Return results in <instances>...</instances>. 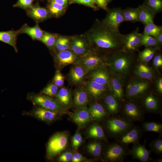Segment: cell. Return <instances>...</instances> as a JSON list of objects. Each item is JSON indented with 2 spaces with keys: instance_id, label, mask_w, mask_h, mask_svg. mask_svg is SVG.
Returning a JSON list of instances; mask_svg holds the SVG:
<instances>
[{
  "instance_id": "obj_45",
  "label": "cell",
  "mask_w": 162,
  "mask_h": 162,
  "mask_svg": "<svg viewBox=\"0 0 162 162\" xmlns=\"http://www.w3.org/2000/svg\"><path fill=\"white\" fill-rule=\"evenodd\" d=\"M82 139L80 134L76 133L73 136L71 140L72 147L74 150H76L81 145Z\"/></svg>"
},
{
  "instance_id": "obj_13",
  "label": "cell",
  "mask_w": 162,
  "mask_h": 162,
  "mask_svg": "<svg viewBox=\"0 0 162 162\" xmlns=\"http://www.w3.org/2000/svg\"><path fill=\"white\" fill-rule=\"evenodd\" d=\"M130 153L134 158L142 162H147L150 159V151L144 145L137 143L134 144Z\"/></svg>"
},
{
  "instance_id": "obj_3",
  "label": "cell",
  "mask_w": 162,
  "mask_h": 162,
  "mask_svg": "<svg viewBox=\"0 0 162 162\" xmlns=\"http://www.w3.org/2000/svg\"><path fill=\"white\" fill-rule=\"evenodd\" d=\"M68 135L65 132L57 133L50 139L46 148L47 158L52 159L64 150L67 147Z\"/></svg>"
},
{
  "instance_id": "obj_16",
  "label": "cell",
  "mask_w": 162,
  "mask_h": 162,
  "mask_svg": "<svg viewBox=\"0 0 162 162\" xmlns=\"http://www.w3.org/2000/svg\"><path fill=\"white\" fill-rule=\"evenodd\" d=\"M18 34L25 33L28 35L33 40H40L42 37L44 31L39 26L38 23L33 27L29 26L25 24L18 31Z\"/></svg>"
},
{
  "instance_id": "obj_23",
  "label": "cell",
  "mask_w": 162,
  "mask_h": 162,
  "mask_svg": "<svg viewBox=\"0 0 162 162\" xmlns=\"http://www.w3.org/2000/svg\"><path fill=\"white\" fill-rule=\"evenodd\" d=\"M27 14L30 17L37 21L44 20L48 16L47 10L38 5L32 6L29 8Z\"/></svg>"
},
{
  "instance_id": "obj_28",
  "label": "cell",
  "mask_w": 162,
  "mask_h": 162,
  "mask_svg": "<svg viewBox=\"0 0 162 162\" xmlns=\"http://www.w3.org/2000/svg\"><path fill=\"white\" fill-rule=\"evenodd\" d=\"M145 109L148 111L154 112L159 109V103L157 98L152 94L147 95L143 101Z\"/></svg>"
},
{
  "instance_id": "obj_2",
  "label": "cell",
  "mask_w": 162,
  "mask_h": 162,
  "mask_svg": "<svg viewBox=\"0 0 162 162\" xmlns=\"http://www.w3.org/2000/svg\"><path fill=\"white\" fill-rule=\"evenodd\" d=\"M124 50L113 53L109 58V65L113 73L125 75L128 72L133 60V56Z\"/></svg>"
},
{
  "instance_id": "obj_17",
  "label": "cell",
  "mask_w": 162,
  "mask_h": 162,
  "mask_svg": "<svg viewBox=\"0 0 162 162\" xmlns=\"http://www.w3.org/2000/svg\"><path fill=\"white\" fill-rule=\"evenodd\" d=\"M86 89L89 94L94 98H100L106 91V86L91 80L86 83Z\"/></svg>"
},
{
  "instance_id": "obj_46",
  "label": "cell",
  "mask_w": 162,
  "mask_h": 162,
  "mask_svg": "<svg viewBox=\"0 0 162 162\" xmlns=\"http://www.w3.org/2000/svg\"><path fill=\"white\" fill-rule=\"evenodd\" d=\"M33 2V0H18L17 2L14 6L24 9L29 8L32 6Z\"/></svg>"
},
{
  "instance_id": "obj_1",
  "label": "cell",
  "mask_w": 162,
  "mask_h": 162,
  "mask_svg": "<svg viewBox=\"0 0 162 162\" xmlns=\"http://www.w3.org/2000/svg\"><path fill=\"white\" fill-rule=\"evenodd\" d=\"M103 26L93 32L92 38L93 42L98 47L114 51L116 52L123 49V34L119 30Z\"/></svg>"
},
{
  "instance_id": "obj_15",
  "label": "cell",
  "mask_w": 162,
  "mask_h": 162,
  "mask_svg": "<svg viewBox=\"0 0 162 162\" xmlns=\"http://www.w3.org/2000/svg\"><path fill=\"white\" fill-rule=\"evenodd\" d=\"M81 62L82 66L86 72L100 68L103 64L101 58L95 55H91L85 58Z\"/></svg>"
},
{
  "instance_id": "obj_30",
  "label": "cell",
  "mask_w": 162,
  "mask_h": 162,
  "mask_svg": "<svg viewBox=\"0 0 162 162\" xmlns=\"http://www.w3.org/2000/svg\"><path fill=\"white\" fill-rule=\"evenodd\" d=\"M88 136L90 138L103 139L105 137L104 132L102 127L98 124H92L87 131Z\"/></svg>"
},
{
  "instance_id": "obj_41",
  "label": "cell",
  "mask_w": 162,
  "mask_h": 162,
  "mask_svg": "<svg viewBox=\"0 0 162 162\" xmlns=\"http://www.w3.org/2000/svg\"><path fill=\"white\" fill-rule=\"evenodd\" d=\"M55 45L60 51L67 50L69 48V40L66 38L59 37L57 39Z\"/></svg>"
},
{
  "instance_id": "obj_7",
  "label": "cell",
  "mask_w": 162,
  "mask_h": 162,
  "mask_svg": "<svg viewBox=\"0 0 162 162\" xmlns=\"http://www.w3.org/2000/svg\"><path fill=\"white\" fill-rule=\"evenodd\" d=\"M106 126L112 135L117 137L130 129L132 124L130 122L124 119L114 117L107 120Z\"/></svg>"
},
{
  "instance_id": "obj_31",
  "label": "cell",
  "mask_w": 162,
  "mask_h": 162,
  "mask_svg": "<svg viewBox=\"0 0 162 162\" xmlns=\"http://www.w3.org/2000/svg\"><path fill=\"white\" fill-rule=\"evenodd\" d=\"M124 21L139 22V12L137 8H128L122 10Z\"/></svg>"
},
{
  "instance_id": "obj_50",
  "label": "cell",
  "mask_w": 162,
  "mask_h": 162,
  "mask_svg": "<svg viewBox=\"0 0 162 162\" xmlns=\"http://www.w3.org/2000/svg\"><path fill=\"white\" fill-rule=\"evenodd\" d=\"M72 1L78 3L85 4L93 8H95L94 4L96 0H72Z\"/></svg>"
},
{
  "instance_id": "obj_40",
  "label": "cell",
  "mask_w": 162,
  "mask_h": 162,
  "mask_svg": "<svg viewBox=\"0 0 162 162\" xmlns=\"http://www.w3.org/2000/svg\"><path fill=\"white\" fill-rule=\"evenodd\" d=\"M57 36L54 34L47 32H44L40 40L47 46L50 47L55 44L57 40Z\"/></svg>"
},
{
  "instance_id": "obj_49",
  "label": "cell",
  "mask_w": 162,
  "mask_h": 162,
  "mask_svg": "<svg viewBox=\"0 0 162 162\" xmlns=\"http://www.w3.org/2000/svg\"><path fill=\"white\" fill-rule=\"evenodd\" d=\"M152 59V63L154 67L159 68L162 67V56L161 54L155 56Z\"/></svg>"
},
{
  "instance_id": "obj_8",
  "label": "cell",
  "mask_w": 162,
  "mask_h": 162,
  "mask_svg": "<svg viewBox=\"0 0 162 162\" xmlns=\"http://www.w3.org/2000/svg\"><path fill=\"white\" fill-rule=\"evenodd\" d=\"M142 34L139 32V28H137L130 33L123 34L122 50L129 52L137 51L142 46Z\"/></svg>"
},
{
  "instance_id": "obj_29",
  "label": "cell",
  "mask_w": 162,
  "mask_h": 162,
  "mask_svg": "<svg viewBox=\"0 0 162 162\" xmlns=\"http://www.w3.org/2000/svg\"><path fill=\"white\" fill-rule=\"evenodd\" d=\"M157 50L152 47H146L143 50L139 52L138 57L139 60L145 63L149 62L155 56Z\"/></svg>"
},
{
  "instance_id": "obj_51",
  "label": "cell",
  "mask_w": 162,
  "mask_h": 162,
  "mask_svg": "<svg viewBox=\"0 0 162 162\" xmlns=\"http://www.w3.org/2000/svg\"><path fill=\"white\" fill-rule=\"evenodd\" d=\"M87 159L78 152H76L73 154L71 160L72 162H80L86 160Z\"/></svg>"
},
{
  "instance_id": "obj_24",
  "label": "cell",
  "mask_w": 162,
  "mask_h": 162,
  "mask_svg": "<svg viewBox=\"0 0 162 162\" xmlns=\"http://www.w3.org/2000/svg\"><path fill=\"white\" fill-rule=\"evenodd\" d=\"M104 102L107 111L110 114L117 113L119 111V105L117 99L113 93H109L104 97Z\"/></svg>"
},
{
  "instance_id": "obj_35",
  "label": "cell",
  "mask_w": 162,
  "mask_h": 162,
  "mask_svg": "<svg viewBox=\"0 0 162 162\" xmlns=\"http://www.w3.org/2000/svg\"><path fill=\"white\" fill-rule=\"evenodd\" d=\"M143 3L155 15L162 11V0H144Z\"/></svg>"
},
{
  "instance_id": "obj_39",
  "label": "cell",
  "mask_w": 162,
  "mask_h": 162,
  "mask_svg": "<svg viewBox=\"0 0 162 162\" xmlns=\"http://www.w3.org/2000/svg\"><path fill=\"white\" fill-rule=\"evenodd\" d=\"M143 128L145 131L161 133L162 131V125L155 122H146L143 124Z\"/></svg>"
},
{
  "instance_id": "obj_5",
  "label": "cell",
  "mask_w": 162,
  "mask_h": 162,
  "mask_svg": "<svg viewBox=\"0 0 162 162\" xmlns=\"http://www.w3.org/2000/svg\"><path fill=\"white\" fill-rule=\"evenodd\" d=\"M128 153L126 148L119 142L114 143L106 148L104 154V159L108 162H122Z\"/></svg>"
},
{
  "instance_id": "obj_53",
  "label": "cell",
  "mask_w": 162,
  "mask_h": 162,
  "mask_svg": "<svg viewBox=\"0 0 162 162\" xmlns=\"http://www.w3.org/2000/svg\"><path fill=\"white\" fill-rule=\"evenodd\" d=\"M96 1L100 8L105 10L107 9V6L108 3L107 0H96Z\"/></svg>"
},
{
  "instance_id": "obj_10",
  "label": "cell",
  "mask_w": 162,
  "mask_h": 162,
  "mask_svg": "<svg viewBox=\"0 0 162 162\" xmlns=\"http://www.w3.org/2000/svg\"><path fill=\"white\" fill-rule=\"evenodd\" d=\"M124 21L122 10L120 8H113L109 12L103 24L112 28L119 30L120 24Z\"/></svg>"
},
{
  "instance_id": "obj_4",
  "label": "cell",
  "mask_w": 162,
  "mask_h": 162,
  "mask_svg": "<svg viewBox=\"0 0 162 162\" xmlns=\"http://www.w3.org/2000/svg\"><path fill=\"white\" fill-rule=\"evenodd\" d=\"M33 103L46 109L59 114L66 113L67 110L65 107L58 100L47 96L36 95L32 98Z\"/></svg>"
},
{
  "instance_id": "obj_55",
  "label": "cell",
  "mask_w": 162,
  "mask_h": 162,
  "mask_svg": "<svg viewBox=\"0 0 162 162\" xmlns=\"http://www.w3.org/2000/svg\"><path fill=\"white\" fill-rule=\"evenodd\" d=\"M155 38L158 43L161 46L162 44V32L160 33Z\"/></svg>"
},
{
  "instance_id": "obj_19",
  "label": "cell",
  "mask_w": 162,
  "mask_h": 162,
  "mask_svg": "<svg viewBox=\"0 0 162 162\" xmlns=\"http://www.w3.org/2000/svg\"><path fill=\"white\" fill-rule=\"evenodd\" d=\"M91 71L90 75L91 80L106 86H109L110 76L105 70L100 68Z\"/></svg>"
},
{
  "instance_id": "obj_21",
  "label": "cell",
  "mask_w": 162,
  "mask_h": 162,
  "mask_svg": "<svg viewBox=\"0 0 162 162\" xmlns=\"http://www.w3.org/2000/svg\"><path fill=\"white\" fill-rule=\"evenodd\" d=\"M139 12V22L145 25L154 22L155 14L144 3L137 7Z\"/></svg>"
},
{
  "instance_id": "obj_44",
  "label": "cell",
  "mask_w": 162,
  "mask_h": 162,
  "mask_svg": "<svg viewBox=\"0 0 162 162\" xmlns=\"http://www.w3.org/2000/svg\"><path fill=\"white\" fill-rule=\"evenodd\" d=\"M152 150L155 153L160 154L162 152V140L160 138L152 141L150 144Z\"/></svg>"
},
{
  "instance_id": "obj_33",
  "label": "cell",
  "mask_w": 162,
  "mask_h": 162,
  "mask_svg": "<svg viewBox=\"0 0 162 162\" xmlns=\"http://www.w3.org/2000/svg\"><path fill=\"white\" fill-rule=\"evenodd\" d=\"M57 100L64 107L68 106L70 102V95L69 90L64 88H61L55 95Z\"/></svg>"
},
{
  "instance_id": "obj_14",
  "label": "cell",
  "mask_w": 162,
  "mask_h": 162,
  "mask_svg": "<svg viewBox=\"0 0 162 162\" xmlns=\"http://www.w3.org/2000/svg\"><path fill=\"white\" fill-rule=\"evenodd\" d=\"M58 113L41 106L37 107L33 112V115L37 118L46 122H51L56 119Z\"/></svg>"
},
{
  "instance_id": "obj_32",
  "label": "cell",
  "mask_w": 162,
  "mask_h": 162,
  "mask_svg": "<svg viewBox=\"0 0 162 162\" xmlns=\"http://www.w3.org/2000/svg\"><path fill=\"white\" fill-rule=\"evenodd\" d=\"M85 71L82 66L76 65L73 67L70 71V77L73 82L78 83L83 79Z\"/></svg>"
},
{
  "instance_id": "obj_26",
  "label": "cell",
  "mask_w": 162,
  "mask_h": 162,
  "mask_svg": "<svg viewBox=\"0 0 162 162\" xmlns=\"http://www.w3.org/2000/svg\"><path fill=\"white\" fill-rule=\"evenodd\" d=\"M92 120L100 121L106 115V112L104 107L98 103H93L88 108Z\"/></svg>"
},
{
  "instance_id": "obj_48",
  "label": "cell",
  "mask_w": 162,
  "mask_h": 162,
  "mask_svg": "<svg viewBox=\"0 0 162 162\" xmlns=\"http://www.w3.org/2000/svg\"><path fill=\"white\" fill-rule=\"evenodd\" d=\"M53 82L54 84L57 86H62L64 82V78L59 71H57L55 74Z\"/></svg>"
},
{
  "instance_id": "obj_47",
  "label": "cell",
  "mask_w": 162,
  "mask_h": 162,
  "mask_svg": "<svg viewBox=\"0 0 162 162\" xmlns=\"http://www.w3.org/2000/svg\"><path fill=\"white\" fill-rule=\"evenodd\" d=\"M73 155L72 152L70 151L63 153L58 157V160L60 162H68L71 161Z\"/></svg>"
},
{
  "instance_id": "obj_6",
  "label": "cell",
  "mask_w": 162,
  "mask_h": 162,
  "mask_svg": "<svg viewBox=\"0 0 162 162\" xmlns=\"http://www.w3.org/2000/svg\"><path fill=\"white\" fill-rule=\"evenodd\" d=\"M148 82L144 80H134L127 85L126 96L131 99H136L142 97L149 87Z\"/></svg>"
},
{
  "instance_id": "obj_25",
  "label": "cell",
  "mask_w": 162,
  "mask_h": 162,
  "mask_svg": "<svg viewBox=\"0 0 162 162\" xmlns=\"http://www.w3.org/2000/svg\"><path fill=\"white\" fill-rule=\"evenodd\" d=\"M18 31L13 30L7 31H0V41L12 46L17 52L16 41Z\"/></svg>"
},
{
  "instance_id": "obj_22",
  "label": "cell",
  "mask_w": 162,
  "mask_h": 162,
  "mask_svg": "<svg viewBox=\"0 0 162 162\" xmlns=\"http://www.w3.org/2000/svg\"><path fill=\"white\" fill-rule=\"evenodd\" d=\"M58 63L62 66H66L74 63L76 60L75 55L68 50L60 51L56 56Z\"/></svg>"
},
{
  "instance_id": "obj_34",
  "label": "cell",
  "mask_w": 162,
  "mask_h": 162,
  "mask_svg": "<svg viewBox=\"0 0 162 162\" xmlns=\"http://www.w3.org/2000/svg\"><path fill=\"white\" fill-rule=\"evenodd\" d=\"M162 32V26L155 24L154 22L145 25L143 34L155 37Z\"/></svg>"
},
{
  "instance_id": "obj_9",
  "label": "cell",
  "mask_w": 162,
  "mask_h": 162,
  "mask_svg": "<svg viewBox=\"0 0 162 162\" xmlns=\"http://www.w3.org/2000/svg\"><path fill=\"white\" fill-rule=\"evenodd\" d=\"M123 113L124 116L129 122L139 121L143 117L142 111L135 102L128 101L124 104Z\"/></svg>"
},
{
  "instance_id": "obj_27",
  "label": "cell",
  "mask_w": 162,
  "mask_h": 162,
  "mask_svg": "<svg viewBox=\"0 0 162 162\" xmlns=\"http://www.w3.org/2000/svg\"><path fill=\"white\" fill-rule=\"evenodd\" d=\"M88 100L87 94L83 88H80L75 92L74 102L76 106L79 107L86 106Z\"/></svg>"
},
{
  "instance_id": "obj_18",
  "label": "cell",
  "mask_w": 162,
  "mask_h": 162,
  "mask_svg": "<svg viewBox=\"0 0 162 162\" xmlns=\"http://www.w3.org/2000/svg\"><path fill=\"white\" fill-rule=\"evenodd\" d=\"M134 72L137 77L147 80H152L155 76V72L153 69L142 62L136 65Z\"/></svg>"
},
{
  "instance_id": "obj_12",
  "label": "cell",
  "mask_w": 162,
  "mask_h": 162,
  "mask_svg": "<svg viewBox=\"0 0 162 162\" xmlns=\"http://www.w3.org/2000/svg\"><path fill=\"white\" fill-rule=\"evenodd\" d=\"M70 115L72 120L80 127L84 126L92 120L89 109L86 106L80 107Z\"/></svg>"
},
{
  "instance_id": "obj_37",
  "label": "cell",
  "mask_w": 162,
  "mask_h": 162,
  "mask_svg": "<svg viewBox=\"0 0 162 162\" xmlns=\"http://www.w3.org/2000/svg\"><path fill=\"white\" fill-rule=\"evenodd\" d=\"M87 149L92 156L96 157H99L101 153V144L97 141L91 142L87 146Z\"/></svg>"
},
{
  "instance_id": "obj_43",
  "label": "cell",
  "mask_w": 162,
  "mask_h": 162,
  "mask_svg": "<svg viewBox=\"0 0 162 162\" xmlns=\"http://www.w3.org/2000/svg\"><path fill=\"white\" fill-rule=\"evenodd\" d=\"M58 92V86L54 84L51 83L44 89L41 93L47 95L52 96L55 95Z\"/></svg>"
},
{
  "instance_id": "obj_56",
  "label": "cell",
  "mask_w": 162,
  "mask_h": 162,
  "mask_svg": "<svg viewBox=\"0 0 162 162\" xmlns=\"http://www.w3.org/2000/svg\"><path fill=\"white\" fill-rule=\"evenodd\" d=\"M110 0H107L108 2H109Z\"/></svg>"
},
{
  "instance_id": "obj_52",
  "label": "cell",
  "mask_w": 162,
  "mask_h": 162,
  "mask_svg": "<svg viewBox=\"0 0 162 162\" xmlns=\"http://www.w3.org/2000/svg\"><path fill=\"white\" fill-rule=\"evenodd\" d=\"M156 88L157 92L160 94L162 93V78H158L156 81Z\"/></svg>"
},
{
  "instance_id": "obj_54",
  "label": "cell",
  "mask_w": 162,
  "mask_h": 162,
  "mask_svg": "<svg viewBox=\"0 0 162 162\" xmlns=\"http://www.w3.org/2000/svg\"><path fill=\"white\" fill-rule=\"evenodd\" d=\"M68 0H51V2H54L62 5L65 6L67 4Z\"/></svg>"
},
{
  "instance_id": "obj_20",
  "label": "cell",
  "mask_w": 162,
  "mask_h": 162,
  "mask_svg": "<svg viewBox=\"0 0 162 162\" xmlns=\"http://www.w3.org/2000/svg\"><path fill=\"white\" fill-rule=\"evenodd\" d=\"M112 93L119 101L124 100V94L122 81L119 77L114 76L110 79L109 83Z\"/></svg>"
},
{
  "instance_id": "obj_42",
  "label": "cell",
  "mask_w": 162,
  "mask_h": 162,
  "mask_svg": "<svg viewBox=\"0 0 162 162\" xmlns=\"http://www.w3.org/2000/svg\"><path fill=\"white\" fill-rule=\"evenodd\" d=\"M49 9L52 14L57 16L61 14L63 12L64 6L56 3L51 2L49 6Z\"/></svg>"
},
{
  "instance_id": "obj_36",
  "label": "cell",
  "mask_w": 162,
  "mask_h": 162,
  "mask_svg": "<svg viewBox=\"0 0 162 162\" xmlns=\"http://www.w3.org/2000/svg\"><path fill=\"white\" fill-rule=\"evenodd\" d=\"M71 49L73 52L77 55L85 53L87 51L84 42L80 39H76L73 42Z\"/></svg>"
},
{
  "instance_id": "obj_38",
  "label": "cell",
  "mask_w": 162,
  "mask_h": 162,
  "mask_svg": "<svg viewBox=\"0 0 162 162\" xmlns=\"http://www.w3.org/2000/svg\"><path fill=\"white\" fill-rule=\"evenodd\" d=\"M142 45L145 47H152L158 49L160 46L155 38L142 34L141 38Z\"/></svg>"
},
{
  "instance_id": "obj_11",
  "label": "cell",
  "mask_w": 162,
  "mask_h": 162,
  "mask_svg": "<svg viewBox=\"0 0 162 162\" xmlns=\"http://www.w3.org/2000/svg\"><path fill=\"white\" fill-rule=\"evenodd\" d=\"M140 130L137 127L131 128L128 130L118 136V142L126 148L131 143H137L140 136Z\"/></svg>"
}]
</instances>
